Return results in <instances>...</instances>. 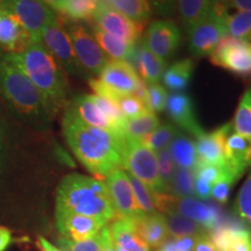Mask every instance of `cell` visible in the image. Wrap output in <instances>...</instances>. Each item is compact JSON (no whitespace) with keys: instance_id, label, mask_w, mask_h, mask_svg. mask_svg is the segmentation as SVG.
I'll return each mask as SVG.
<instances>
[{"instance_id":"obj_1","label":"cell","mask_w":251,"mask_h":251,"mask_svg":"<svg viewBox=\"0 0 251 251\" xmlns=\"http://www.w3.org/2000/svg\"><path fill=\"white\" fill-rule=\"evenodd\" d=\"M63 134L77 159L98 177H107L124 168L125 136L91 127L68 107L63 118Z\"/></svg>"},{"instance_id":"obj_2","label":"cell","mask_w":251,"mask_h":251,"mask_svg":"<svg viewBox=\"0 0 251 251\" xmlns=\"http://www.w3.org/2000/svg\"><path fill=\"white\" fill-rule=\"evenodd\" d=\"M56 212L90 216L105 225L117 218L105 181L79 174L68 175L58 185Z\"/></svg>"},{"instance_id":"obj_3","label":"cell","mask_w":251,"mask_h":251,"mask_svg":"<svg viewBox=\"0 0 251 251\" xmlns=\"http://www.w3.org/2000/svg\"><path fill=\"white\" fill-rule=\"evenodd\" d=\"M5 57L33 81L51 112L64 105L69 92L64 70L41 41L31 42L19 54H7Z\"/></svg>"},{"instance_id":"obj_4","label":"cell","mask_w":251,"mask_h":251,"mask_svg":"<svg viewBox=\"0 0 251 251\" xmlns=\"http://www.w3.org/2000/svg\"><path fill=\"white\" fill-rule=\"evenodd\" d=\"M0 94L19 114L37 122L46 121L51 113L33 81L6 57L0 61Z\"/></svg>"},{"instance_id":"obj_5","label":"cell","mask_w":251,"mask_h":251,"mask_svg":"<svg viewBox=\"0 0 251 251\" xmlns=\"http://www.w3.org/2000/svg\"><path fill=\"white\" fill-rule=\"evenodd\" d=\"M124 168L146 185L151 192L170 193L159 177L156 152L140 140L125 137Z\"/></svg>"},{"instance_id":"obj_6","label":"cell","mask_w":251,"mask_h":251,"mask_svg":"<svg viewBox=\"0 0 251 251\" xmlns=\"http://www.w3.org/2000/svg\"><path fill=\"white\" fill-rule=\"evenodd\" d=\"M0 6L17 19L34 42L41 41L43 30L57 20L55 12L41 0H0Z\"/></svg>"},{"instance_id":"obj_7","label":"cell","mask_w":251,"mask_h":251,"mask_svg":"<svg viewBox=\"0 0 251 251\" xmlns=\"http://www.w3.org/2000/svg\"><path fill=\"white\" fill-rule=\"evenodd\" d=\"M216 67L236 74L238 76L251 75V42L247 39L225 36L209 55Z\"/></svg>"},{"instance_id":"obj_8","label":"cell","mask_w":251,"mask_h":251,"mask_svg":"<svg viewBox=\"0 0 251 251\" xmlns=\"http://www.w3.org/2000/svg\"><path fill=\"white\" fill-rule=\"evenodd\" d=\"M41 42L57 61L63 70L75 76H81L84 74L83 68L75 55L68 30L58 19L43 30Z\"/></svg>"},{"instance_id":"obj_9","label":"cell","mask_w":251,"mask_h":251,"mask_svg":"<svg viewBox=\"0 0 251 251\" xmlns=\"http://www.w3.org/2000/svg\"><path fill=\"white\" fill-rule=\"evenodd\" d=\"M68 33L74 47L75 55L83 70L91 75H100L109 58L97 43L94 36L79 24L71 25Z\"/></svg>"},{"instance_id":"obj_10","label":"cell","mask_w":251,"mask_h":251,"mask_svg":"<svg viewBox=\"0 0 251 251\" xmlns=\"http://www.w3.org/2000/svg\"><path fill=\"white\" fill-rule=\"evenodd\" d=\"M93 21L94 28L118 37L129 45H136L144 29L143 23H135L115 9L108 7L101 0Z\"/></svg>"},{"instance_id":"obj_11","label":"cell","mask_w":251,"mask_h":251,"mask_svg":"<svg viewBox=\"0 0 251 251\" xmlns=\"http://www.w3.org/2000/svg\"><path fill=\"white\" fill-rule=\"evenodd\" d=\"M105 184L118 218L135 221L146 215L137 205L128 176L124 170H115L109 174L105 177Z\"/></svg>"},{"instance_id":"obj_12","label":"cell","mask_w":251,"mask_h":251,"mask_svg":"<svg viewBox=\"0 0 251 251\" xmlns=\"http://www.w3.org/2000/svg\"><path fill=\"white\" fill-rule=\"evenodd\" d=\"M180 30L174 21L157 20L150 25L143 42L157 57L166 62L180 43Z\"/></svg>"},{"instance_id":"obj_13","label":"cell","mask_w":251,"mask_h":251,"mask_svg":"<svg viewBox=\"0 0 251 251\" xmlns=\"http://www.w3.org/2000/svg\"><path fill=\"white\" fill-rule=\"evenodd\" d=\"M171 212H177L185 218L197 222L207 230V233L215 228L224 219L222 211L215 203L196 199L193 197L174 198Z\"/></svg>"},{"instance_id":"obj_14","label":"cell","mask_w":251,"mask_h":251,"mask_svg":"<svg viewBox=\"0 0 251 251\" xmlns=\"http://www.w3.org/2000/svg\"><path fill=\"white\" fill-rule=\"evenodd\" d=\"M208 236L216 251H251V231L233 220L222 219Z\"/></svg>"},{"instance_id":"obj_15","label":"cell","mask_w":251,"mask_h":251,"mask_svg":"<svg viewBox=\"0 0 251 251\" xmlns=\"http://www.w3.org/2000/svg\"><path fill=\"white\" fill-rule=\"evenodd\" d=\"M227 35L224 25L208 13L205 20L188 31V47L194 56L205 57L211 55L221 39Z\"/></svg>"},{"instance_id":"obj_16","label":"cell","mask_w":251,"mask_h":251,"mask_svg":"<svg viewBox=\"0 0 251 251\" xmlns=\"http://www.w3.org/2000/svg\"><path fill=\"white\" fill-rule=\"evenodd\" d=\"M233 130V125L226 124L212 133H203L194 142L199 164L227 166L226 162V139Z\"/></svg>"},{"instance_id":"obj_17","label":"cell","mask_w":251,"mask_h":251,"mask_svg":"<svg viewBox=\"0 0 251 251\" xmlns=\"http://www.w3.org/2000/svg\"><path fill=\"white\" fill-rule=\"evenodd\" d=\"M100 80L120 96H131L139 86L141 78L131 63L109 59L100 72Z\"/></svg>"},{"instance_id":"obj_18","label":"cell","mask_w":251,"mask_h":251,"mask_svg":"<svg viewBox=\"0 0 251 251\" xmlns=\"http://www.w3.org/2000/svg\"><path fill=\"white\" fill-rule=\"evenodd\" d=\"M56 227L63 237L81 242L96 236L105 227L99 220L75 213L56 212Z\"/></svg>"},{"instance_id":"obj_19","label":"cell","mask_w":251,"mask_h":251,"mask_svg":"<svg viewBox=\"0 0 251 251\" xmlns=\"http://www.w3.org/2000/svg\"><path fill=\"white\" fill-rule=\"evenodd\" d=\"M165 112L169 118L178 125V127L188 131L196 139L205 133L201 126L197 121L193 101L187 94L171 93L170 96H168Z\"/></svg>"},{"instance_id":"obj_20","label":"cell","mask_w":251,"mask_h":251,"mask_svg":"<svg viewBox=\"0 0 251 251\" xmlns=\"http://www.w3.org/2000/svg\"><path fill=\"white\" fill-rule=\"evenodd\" d=\"M31 42L34 41L21 24L0 6V46L9 54H19Z\"/></svg>"},{"instance_id":"obj_21","label":"cell","mask_w":251,"mask_h":251,"mask_svg":"<svg viewBox=\"0 0 251 251\" xmlns=\"http://www.w3.org/2000/svg\"><path fill=\"white\" fill-rule=\"evenodd\" d=\"M225 149L228 169L238 179L251 166V140L231 130L226 139Z\"/></svg>"},{"instance_id":"obj_22","label":"cell","mask_w":251,"mask_h":251,"mask_svg":"<svg viewBox=\"0 0 251 251\" xmlns=\"http://www.w3.org/2000/svg\"><path fill=\"white\" fill-rule=\"evenodd\" d=\"M108 228L117 251H150V248L137 234L131 220L117 216Z\"/></svg>"},{"instance_id":"obj_23","label":"cell","mask_w":251,"mask_h":251,"mask_svg":"<svg viewBox=\"0 0 251 251\" xmlns=\"http://www.w3.org/2000/svg\"><path fill=\"white\" fill-rule=\"evenodd\" d=\"M70 107L72 108V111L76 113V115L81 121L85 122L86 125L91 126V127L100 128V129H105L120 135L118 133L117 128L114 127V125L97 107V105L92 101L91 96H89V94L77 97L74 100V102L71 103Z\"/></svg>"},{"instance_id":"obj_24","label":"cell","mask_w":251,"mask_h":251,"mask_svg":"<svg viewBox=\"0 0 251 251\" xmlns=\"http://www.w3.org/2000/svg\"><path fill=\"white\" fill-rule=\"evenodd\" d=\"M137 234L149 248H158L168 238V228L165 225L164 215L155 213L144 215L143 218L134 221Z\"/></svg>"},{"instance_id":"obj_25","label":"cell","mask_w":251,"mask_h":251,"mask_svg":"<svg viewBox=\"0 0 251 251\" xmlns=\"http://www.w3.org/2000/svg\"><path fill=\"white\" fill-rule=\"evenodd\" d=\"M139 70L141 77L143 78L144 83L152 84L157 83L162 77L163 72L165 70L166 62L150 51L143 40L140 42V46L135 51L134 61Z\"/></svg>"},{"instance_id":"obj_26","label":"cell","mask_w":251,"mask_h":251,"mask_svg":"<svg viewBox=\"0 0 251 251\" xmlns=\"http://www.w3.org/2000/svg\"><path fill=\"white\" fill-rule=\"evenodd\" d=\"M93 36L106 56L112 59H117V61H126L129 63L130 61H134L136 45H129L118 37L97 29V28L93 29Z\"/></svg>"},{"instance_id":"obj_27","label":"cell","mask_w":251,"mask_h":251,"mask_svg":"<svg viewBox=\"0 0 251 251\" xmlns=\"http://www.w3.org/2000/svg\"><path fill=\"white\" fill-rule=\"evenodd\" d=\"M194 71V64L191 59L185 58L170 65L162 75V80L169 90L175 93H181L191 83Z\"/></svg>"},{"instance_id":"obj_28","label":"cell","mask_w":251,"mask_h":251,"mask_svg":"<svg viewBox=\"0 0 251 251\" xmlns=\"http://www.w3.org/2000/svg\"><path fill=\"white\" fill-rule=\"evenodd\" d=\"M180 20L187 33L205 20L211 9L212 0H177Z\"/></svg>"},{"instance_id":"obj_29","label":"cell","mask_w":251,"mask_h":251,"mask_svg":"<svg viewBox=\"0 0 251 251\" xmlns=\"http://www.w3.org/2000/svg\"><path fill=\"white\" fill-rule=\"evenodd\" d=\"M111 7L135 23H143L151 15V5L149 0H101Z\"/></svg>"},{"instance_id":"obj_30","label":"cell","mask_w":251,"mask_h":251,"mask_svg":"<svg viewBox=\"0 0 251 251\" xmlns=\"http://www.w3.org/2000/svg\"><path fill=\"white\" fill-rule=\"evenodd\" d=\"M169 150H170L175 164L178 168L190 169V170H193L196 168L198 158L196 146H194V142L192 140L179 134L170 143Z\"/></svg>"},{"instance_id":"obj_31","label":"cell","mask_w":251,"mask_h":251,"mask_svg":"<svg viewBox=\"0 0 251 251\" xmlns=\"http://www.w3.org/2000/svg\"><path fill=\"white\" fill-rule=\"evenodd\" d=\"M165 225L168 228V233L172 237H183V236H200V235L208 234L207 230L197 222L185 218L177 212L165 213Z\"/></svg>"},{"instance_id":"obj_32","label":"cell","mask_w":251,"mask_h":251,"mask_svg":"<svg viewBox=\"0 0 251 251\" xmlns=\"http://www.w3.org/2000/svg\"><path fill=\"white\" fill-rule=\"evenodd\" d=\"M161 126L159 119L151 111H146L136 118L129 119L126 122L125 137L141 140Z\"/></svg>"},{"instance_id":"obj_33","label":"cell","mask_w":251,"mask_h":251,"mask_svg":"<svg viewBox=\"0 0 251 251\" xmlns=\"http://www.w3.org/2000/svg\"><path fill=\"white\" fill-rule=\"evenodd\" d=\"M109 238H111L109 228L105 226L96 236L86 241L76 242V241H71L67 237L61 236L57 240V244L62 251H101Z\"/></svg>"},{"instance_id":"obj_34","label":"cell","mask_w":251,"mask_h":251,"mask_svg":"<svg viewBox=\"0 0 251 251\" xmlns=\"http://www.w3.org/2000/svg\"><path fill=\"white\" fill-rule=\"evenodd\" d=\"M100 0H64L62 12L72 21L93 20L98 11Z\"/></svg>"},{"instance_id":"obj_35","label":"cell","mask_w":251,"mask_h":251,"mask_svg":"<svg viewBox=\"0 0 251 251\" xmlns=\"http://www.w3.org/2000/svg\"><path fill=\"white\" fill-rule=\"evenodd\" d=\"M221 23L229 36L235 39H247L251 33V12L237 11L230 13L229 9Z\"/></svg>"},{"instance_id":"obj_36","label":"cell","mask_w":251,"mask_h":251,"mask_svg":"<svg viewBox=\"0 0 251 251\" xmlns=\"http://www.w3.org/2000/svg\"><path fill=\"white\" fill-rule=\"evenodd\" d=\"M178 135H179V129L175 125L164 124L140 141L152 151L157 152L159 150L168 148Z\"/></svg>"},{"instance_id":"obj_37","label":"cell","mask_w":251,"mask_h":251,"mask_svg":"<svg viewBox=\"0 0 251 251\" xmlns=\"http://www.w3.org/2000/svg\"><path fill=\"white\" fill-rule=\"evenodd\" d=\"M233 130L251 140V90L243 94L235 114Z\"/></svg>"},{"instance_id":"obj_38","label":"cell","mask_w":251,"mask_h":251,"mask_svg":"<svg viewBox=\"0 0 251 251\" xmlns=\"http://www.w3.org/2000/svg\"><path fill=\"white\" fill-rule=\"evenodd\" d=\"M170 191L175 197L186 198L194 196V172L190 169L177 168L175 171Z\"/></svg>"},{"instance_id":"obj_39","label":"cell","mask_w":251,"mask_h":251,"mask_svg":"<svg viewBox=\"0 0 251 251\" xmlns=\"http://www.w3.org/2000/svg\"><path fill=\"white\" fill-rule=\"evenodd\" d=\"M128 179H129L130 186L133 188V192L136 199V202L146 215H151L155 213H158L155 208V203H153L152 199V193L148 187L144 185L142 181H140L137 178H135L134 176L130 174H127Z\"/></svg>"},{"instance_id":"obj_40","label":"cell","mask_w":251,"mask_h":251,"mask_svg":"<svg viewBox=\"0 0 251 251\" xmlns=\"http://www.w3.org/2000/svg\"><path fill=\"white\" fill-rule=\"evenodd\" d=\"M234 209L241 221L251 226V174L237 194Z\"/></svg>"},{"instance_id":"obj_41","label":"cell","mask_w":251,"mask_h":251,"mask_svg":"<svg viewBox=\"0 0 251 251\" xmlns=\"http://www.w3.org/2000/svg\"><path fill=\"white\" fill-rule=\"evenodd\" d=\"M157 157V165H158V172L159 177L164 184V186L170 191V186L174 179V175L176 171V164L174 158H172L170 150L168 148H164L159 151L156 152Z\"/></svg>"},{"instance_id":"obj_42","label":"cell","mask_w":251,"mask_h":251,"mask_svg":"<svg viewBox=\"0 0 251 251\" xmlns=\"http://www.w3.org/2000/svg\"><path fill=\"white\" fill-rule=\"evenodd\" d=\"M168 92L165 87L157 83L149 84L147 86V99L146 106L151 112H162L165 109Z\"/></svg>"},{"instance_id":"obj_43","label":"cell","mask_w":251,"mask_h":251,"mask_svg":"<svg viewBox=\"0 0 251 251\" xmlns=\"http://www.w3.org/2000/svg\"><path fill=\"white\" fill-rule=\"evenodd\" d=\"M119 107L122 115L129 120V119L136 118L137 115L142 114L146 111H148L146 103L141 101L139 98H136L135 96H124L119 100Z\"/></svg>"},{"instance_id":"obj_44","label":"cell","mask_w":251,"mask_h":251,"mask_svg":"<svg viewBox=\"0 0 251 251\" xmlns=\"http://www.w3.org/2000/svg\"><path fill=\"white\" fill-rule=\"evenodd\" d=\"M199 236H183L166 238L156 251H193Z\"/></svg>"},{"instance_id":"obj_45","label":"cell","mask_w":251,"mask_h":251,"mask_svg":"<svg viewBox=\"0 0 251 251\" xmlns=\"http://www.w3.org/2000/svg\"><path fill=\"white\" fill-rule=\"evenodd\" d=\"M236 180L237 179L233 175H225L221 179L216 181V183L212 186L211 197L214 198L219 203H226L229 199L231 186H233V184Z\"/></svg>"},{"instance_id":"obj_46","label":"cell","mask_w":251,"mask_h":251,"mask_svg":"<svg viewBox=\"0 0 251 251\" xmlns=\"http://www.w3.org/2000/svg\"><path fill=\"white\" fill-rule=\"evenodd\" d=\"M89 84L91 89L94 91L96 96L102 97V98H107L109 100H113V101L118 102L124 96H120V94L113 91L111 87H108L105 83H102L100 79H96V78H92V79L89 80Z\"/></svg>"},{"instance_id":"obj_47","label":"cell","mask_w":251,"mask_h":251,"mask_svg":"<svg viewBox=\"0 0 251 251\" xmlns=\"http://www.w3.org/2000/svg\"><path fill=\"white\" fill-rule=\"evenodd\" d=\"M149 2H151L157 13L162 15H171L174 14L176 9L177 0H149Z\"/></svg>"},{"instance_id":"obj_48","label":"cell","mask_w":251,"mask_h":251,"mask_svg":"<svg viewBox=\"0 0 251 251\" xmlns=\"http://www.w3.org/2000/svg\"><path fill=\"white\" fill-rule=\"evenodd\" d=\"M212 185L206 183L205 180L194 177V196L200 200H207L211 198Z\"/></svg>"},{"instance_id":"obj_49","label":"cell","mask_w":251,"mask_h":251,"mask_svg":"<svg viewBox=\"0 0 251 251\" xmlns=\"http://www.w3.org/2000/svg\"><path fill=\"white\" fill-rule=\"evenodd\" d=\"M229 8H236L237 11L251 12V0H220Z\"/></svg>"},{"instance_id":"obj_50","label":"cell","mask_w":251,"mask_h":251,"mask_svg":"<svg viewBox=\"0 0 251 251\" xmlns=\"http://www.w3.org/2000/svg\"><path fill=\"white\" fill-rule=\"evenodd\" d=\"M193 251H216V249L213 246L212 241L209 240L208 234H203L198 237Z\"/></svg>"},{"instance_id":"obj_51","label":"cell","mask_w":251,"mask_h":251,"mask_svg":"<svg viewBox=\"0 0 251 251\" xmlns=\"http://www.w3.org/2000/svg\"><path fill=\"white\" fill-rule=\"evenodd\" d=\"M12 243V233L7 228L0 226V251H5Z\"/></svg>"},{"instance_id":"obj_52","label":"cell","mask_w":251,"mask_h":251,"mask_svg":"<svg viewBox=\"0 0 251 251\" xmlns=\"http://www.w3.org/2000/svg\"><path fill=\"white\" fill-rule=\"evenodd\" d=\"M37 244H39L41 251H62L59 248L55 247L54 244H51L49 241H47L45 237H39L37 240Z\"/></svg>"},{"instance_id":"obj_53","label":"cell","mask_w":251,"mask_h":251,"mask_svg":"<svg viewBox=\"0 0 251 251\" xmlns=\"http://www.w3.org/2000/svg\"><path fill=\"white\" fill-rule=\"evenodd\" d=\"M41 1L45 2L47 6H49L52 11L55 9V11L58 12H62L63 4H64V0H41Z\"/></svg>"},{"instance_id":"obj_54","label":"cell","mask_w":251,"mask_h":251,"mask_svg":"<svg viewBox=\"0 0 251 251\" xmlns=\"http://www.w3.org/2000/svg\"><path fill=\"white\" fill-rule=\"evenodd\" d=\"M101 251H117V249H115L114 246H113V242H112V237L109 238V240L106 242L105 246H103L102 250Z\"/></svg>"},{"instance_id":"obj_55","label":"cell","mask_w":251,"mask_h":251,"mask_svg":"<svg viewBox=\"0 0 251 251\" xmlns=\"http://www.w3.org/2000/svg\"><path fill=\"white\" fill-rule=\"evenodd\" d=\"M1 148H2V144H1V134H0V156H1Z\"/></svg>"},{"instance_id":"obj_56","label":"cell","mask_w":251,"mask_h":251,"mask_svg":"<svg viewBox=\"0 0 251 251\" xmlns=\"http://www.w3.org/2000/svg\"><path fill=\"white\" fill-rule=\"evenodd\" d=\"M248 41H249V42H251V33L249 34V36H248Z\"/></svg>"}]
</instances>
